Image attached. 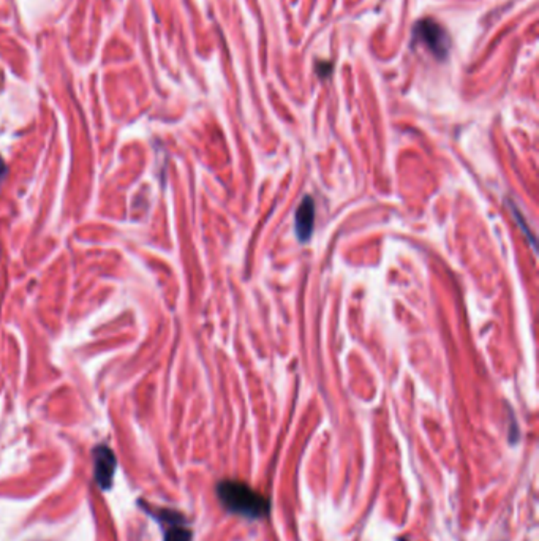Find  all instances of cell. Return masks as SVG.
I'll list each match as a JSON object with an SVG mask.
<instances>
[{
	"label": "cell",
	"instance_id": "5",
	"mask_svg": "<svg viewBox=\"0 0 539 541\" xmlns=\"http://www.w3.org/2000/svg\"><path fill=\"white\" fill-rule=\"evenodd\" d=\"M315 227V201L312 196H304L294 214V231L298 239L305 244L312 237Z\"/></svg>",
	"mask_w": 539,
	"mask_h": 541
},
{
	"label": "cell",
	"instance_id": "3",
	"mask_svg": "<svg viewBox=\"0 0 539 541\" xmlns=\"http://www.w3.org/2000/svg\"><path fill=\"white\" fill-rule=\"evenodd\" d=\"M151 513L162 524L165 541H192V532L179 513L171 510H152Z\"/></svg>",
	"mask_w": 539,
	"mask_h": 541
},
{
	"label": "cell",
	"instance_id": "6",
	"mask_svg": "<svg viewBox=\"0 0 539 541\" xmlns=\"http://www.w3.org/2000/svg\"><path fill=\"white\" fill-rule=\"evenodd\" d=\"M5 178H6V165H5L4 159L0 157V188H2V184H4Z\"/></svg>",
	"mask_w": 539,
	"mask_h": 541
},
{
	"label": "cell",
	"instance_id": "2",
	"mask_svg": "<svg viewBox=\"0 0 539 541\" xmlns=\"http://www.w3.org/2000/svg\"><path fill=\"white\" fill-rule=\"evenodd\" d=\"M415 40L421 41V43L438 59H445L447 53H450V35L441 27V24H438L437 21L430 18L419 21L416 24Z\"/></svg>",
	"mask_w": 539,
	"mask_h": 541
},
{
	"label": "cell",
	"instance_id": "7",
	"mask_svg": "<svg viewBox=\"0 0 539 541\" xmlns=\"http://www.w3.org/2000/svg\"><path fill=\"white\" fill-rule=\"evenodd\" d=\"M329 73H331V64H327V62H325V64H323V68H318V75H321V76H327Z\"/></svg>",
	"mask_w": 539,
	"mask_h": 541
},
{
	"label": "cell",
	"instance_id": "4",
	"mask_svg": "<svg viewBox=\"0 0 539 541\" xmlns=\"http://www.w3.org/2000/svg\"><path fill=\"white\" fill-rule=\"evenodd\" d=\"M92 454L95 481L102 489H109L116 472V456L104 445H98Z\"/></svg>",
	"mask_w": 539,
	"mask_h": 541
},
{
	"label": "cell",
	"instance_id": "1",
	"mask_svg": "<svg viewBox=\"0 0 539 541\" xmlns=\"http://www.w3.org/2000/svg\"><path fill=\"white\" fill-rule=\"evenodd\" d=\"M215 493L222 507L231 515L241 516L250 521H258L269 516L271 500L269 497L258 493L247 483L239 480H222L217 483Z\"/></svg>",
	"mask_w": 539,
	"mask_h": 541
}]
</instances>
